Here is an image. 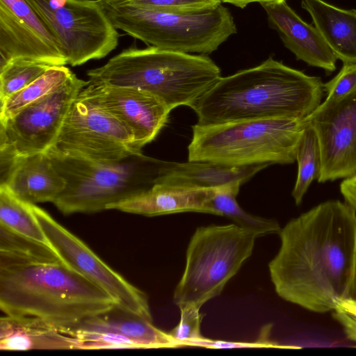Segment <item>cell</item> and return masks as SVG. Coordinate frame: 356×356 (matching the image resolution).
Segmentation results:
<instances>
[{
	"label": "cell",
	"mask_w": 356,
	"mask_h": 356,
	"mask_svg": "<svg viewBox=\"0 0 356 356\" xmlns=\"http://www.w3.org/2000/svg\"><path fill=\"white\" fill-rule=\"evenodd\" d=\"M48 244L0 225V267L32 262L60 261Z\"/></svg>",
	"instance_id": "cell-24"
},
{
	"label": "cell",
	"mask_w": 356,
	"mask_h": 356,
	"mask_svg": "<svg viewBox=\"0 0 356 356\" xmlns=\"http://www.w3.org/2000/svg\"><path fill=\"white\" fill-rule=\"evenodd\" d=\"M321 78L269 57L260 65L220 77L191 108L197 124L284 118L306 119L321 104Z\"/></svg>",
	"instance_id": "cell-2"
},
{
	"label": "cell",
	"mask_w": 356,
	"mask_h": 356,
	"mask_svg": "<svg viewBox=\"0 0 356 356\" xmlns=\"http://www.w3.org/2000/svg\"><path fill=\"white\" fill-rule=\"evenodd\" d=\"M301 7L337 58L356 64V10L343 9L323 0H302Z\"/></svg>",
	"instance_id": "cell-21"
},
{
	"label": "cell",
	"mask_w": 356,
	"mask_h": 356,
	"mask_svg": "<svg viewBox=\"0 0 356 356\" xmlns=\"http://www.w3.org/2000/svg\"><path fill=\"white\" fill-rule=\"evenodd\" d=\"M321 151L318 181L325 182L356 175V90L340 99H325L308 118Z\"/></svg>",
	"instance_id": "cell-13"
},
{
	"label": "cell",
	"mask_w": 356,
	"mask_h": 356,
	"mask_svg": "<svg viewBox=\"0 0 356 356\" xmlns=\"http://www.w3.org/2000/svg\"><path fill=\"white\" fill-rule=\"evenodd\" d=\"M327 93L325 99H340L356 90V64L343 63L339 72L330 81L323 83Z\"/></svg>",
	"instance_id": "cell-32"
},
{
	"label": "cell",
	"mask_w": 356,
	"mask_h": 356,
	"mask_svg": "<svg viewBox=\"0 0 356 356\" xmlns=\"http://www.w3.org/2000/svg\"><path fill=\"white\" fill-rule=\"evenodd\" d=\"M346 202L356 211V175L345 179L340 185Z\"/></svg>",
	"instance_id": "cell-35"
},
{
	"label": "cell",
	"mask_w": 356,
	"mask_h": 356,
	"mask_svg": "<svg viewBox=\"0 0 356 356\" xmlns=\"http://www.w3.org/2000/svg\"><path fill=\"white\" fill-rule=\"evenodd\" d=\"M269 26L275 30L284 45L298 60L327 72L336 70L337 57L314 26L307 24L286 1L263 3Z\"/></svg>",
	"instance_id": "cell-16"
},
{
	"label": "cell",
	"mask_w": 356,
	"mask_h": 356,
	"mask_svg": "<svg viewBox=\"0 0 356 356\" xmlns=\"http://www.w3.org/2000/svg\"><path fill=\"white\" fill-rule=\"evenodd\" d=\"M90 83L134 87L163 101L171 110L191 108L221 77L209 57L163 50L129 47L104 65L87 72Z\"/></svg>",
	"instance_id": "cell-4"
},
{
	"label": "cell",
	"mask_w": 356,
	"mask_h": 356,
	"mask_svg": "<svg viewBox=\"0 0 356 356\" xmlns=\"http://www.w3.org/2000/svg\"><path fill=\"white\" fill-rule=\"evenodd\" d=\"M268 264L277 294L316 313L332 312L346 298L356 242V211L329 200L291 219Z\"/></svg>",
	"instance_id": "cell-1"
},
{
	"label": "cell",
	"mask_w": 356,
	"mask_h": 356,
	"mask_svg": "<svg viewBox=\"0 0 356 356\" xmlns=\"http://www.w3.org/2000/svg\"><path fill=\"white\" fill-rule=\"evenodd\" d=\"M213 190L175 188L155 184L145 191L108 204L106 210L148 217L183 212L207 213V204Z\"/></svg>",
	"instance_id": "cell-18"
},
{
	"label": "cell",
	"mask_w": 356,
	"mask_h": 356,
	"mask_svg": "<svg viewBox=\"0 0 356 356\" xmlns=\"http://www.w3.org/2000/svg\"><path fill=\"white\" fill-rule=\"evenodd\" d=\"M69 335L82 341L81 350L141 348L131 339L113 332L75 330Z\"/></svg>",
	"instance_id": "cell-29"
},
{
	"label": "cell",
	"mask_w": 356,
	"mask_h": 356,
	"mask_svg": "<svg viewBox=\"0 0 356 356\" xmlns=\"http://www.w3.org/2000/svg\"><path fill=\"white\" fill-rule=\"evenodd\" d=\"M268 165H232L211 161L173 162L156 184L182 189L217 188L232 184H243Z\"/></svg>",
	"instance_id": "cell-19"
},
{
	"label": "cell",
	"mask_w": 356,
	"mask_h": 356,
	"mask_svg": "<svg viewBox=\"0 0 356 356\" xmlns=\"http://www.w3.org/2000/svg\"><path fill=\"white\" fill-rule=\"evenodd\" d=\"M180 313L178 325L168 333L178 347L192 346L195 341L204 337L200 332L202 315L200 309L196 307L181 309Z\"/></svg>",
	"instance_id": "cell-30"
},
{
	"label": "cell",
	"mask_w": 356,
	"mask_h": 356,
	"mask_svg": "<svg viewBox=\"0 0 356 356\" xmlns=\"http://www.w3.org/2000/svg\"><path fill=\"white\" fill-rule=\"evenodd\" d=\"M298 175L292 196L297 205L300 204L314 179L320 177L322 156L319 141L309 121L300 138L297 150Z\"/></svg>",
	"instance_id": "cell-26"
},
{
	"label": "cell",
	"mask_w": 356,
	"mask_h": 356,
	"mask_svg": "<svg viewBox=\"0 0 356 356\" xmlns=\"http://www.w3.org/2000/svg\"><path fill=\"white\" fill-rule=\"evenodd\" d=\"M46 152L66 182L53 202L64 215L106 210L108 204L151 188L173 163L143 153L103 163Z\"/></svg>",
	"instance_id": "cell-5"
},
{
	"label": "cell",
	"mask_w": 356,
	"mask_h": 356,
	"mask_svg": "<svg viewBox=\"0 0 356 356\" xmlns=\"http://www.w3.org/2000/svg\"><path fill=\"white\" fill-rule=\"evenodd\" d=\"M257 237L234 223L197 227L188 243L173 300L179 309H200L220 294L251 256Z\"/></svg>",
	"instance_id": "cell-8"
},
{
	"label": "cell",
	"mask_w": 356,
	"mask_h": 356,
	"mask_svg": "<svg viewBox=\"0 0 356 356\" xmlns=\"http://www.w3.org/2000/svg\"><path fill=\"white\" fill-rule=\"evenodd\" d=\"M0 186H6L21 200L35 204L53 203L64 191L66 182L45 152L19 156L5 184Z\"/></svg>",
	"instance_id": "cell-17"
},
{
	"label": "cell",
	"mask_w": 356,
	"mask_h": 356,
	"mask_svg": "<svg viewBox=\"0 0 356 356\" xmlns=\"http://www.w3.org/2000/svg\"><path fill=\"white\" fill-rule=\"evenodd\" d=\"M75 330L121 334L137 343L141 348L178 347L169 333L155 327L152 321L117 305L106 312L86 319Z\"/></svg>",
	"instance_id": "cell-22"
},
{
	"label": "cell",
	"mask_w": 356,
	"mask_h": 356,
	"mask_svg": "<svg viewBox=\"0 0 356 356\" xmlns=\"http://www.w3.org/2000/svg\"><path fill=\"white\" fill-rule=\"evenodd\" d=\"M73 72L65 65H54L23 89L1 102L0 121L14 115L31 102L63 86Z\"/></svg>",
	"instance_id": "cell-25"
},
{
	"label": "cell",
	"mask_w": 356,
	"mask_h": 356,
	"mask_svg": "<svg viewBox=\"0 0 356 356\" xmlns=\"http://www.w3.org/2000/svg\"><path fill=\"white\" fill-rule=\"evenodd\" d=\"M149 8L176 13L204 10L222 3L220 0H122Z\"/></svg>",
	"instance_id": "cell-31"
},
{
	"label": "cell",
	"mask_w": 356,
	"mask_h": 356,
	"mask_svg": "<svg viewBox=\"0 0 356 356\" xmlns=\"http://www.w3.org/2000/svg\"><path fill=\"white\" fill-rule=\"evenodd\" d=\"M32 208L49 245L62 262L108 294L117 306L152 321L148 298L143 291L112 269L46 211L35 204Z\"/></svg>",
	"instance_id": "cell-11"
},
{
	"label": "cell",
	"mask_w": 356,
	"mask_h": 356,
	"mask_svg": "<svg viewBox=\"0 0 356 356\" xmlns=\"http://www.w3.org/2000/svg\"><path fill=\"white\" fill-rule=\"evenodd\" d=\"M0 67L15 58L67 64L60 44L25 0H0Z\"/></svg>",
	"instance_id": "cell-14"
},
{
	"label": "cell",
	"mask_w": 356,
	"mask_h": 356,
	"mask_svg": "<svg viewBox=\"0 0 356 356\" xmlns=\"http://www.w3.org/2000/svg\"><path fill=\"white\" fill-rule=\"evenodd\" d=\"M81 92L127 127L140 150L157 136L172 111L155 95L134 87L90 83Z\"/></svg>",
	"instance_id": "cell-15"
},
{
	"label": "cell",
	"mask_w": 356,
	"mask_h": 356,
	"mask_svg": "<svg viewBox=\"0 0 356 356\" xmlns=\"http://www.w3.org/2000/svg\"><path fill=\"white\" fill-rule=\"evenodd\" d=\"M60 44L73 67L106 57L120 34L99 0H25Z\"/></svg>",
	"instance_id": "cell-9"
},
{
	"label": "cell",
	"mask_w": 356,
	"mask_h": 356,
	"mask_svg": "<svg viewBox=\"0 0 356 356\" xmlns=\"http://www.w3.org/2000/svg\"><path fill=\"white\" fill-rule=\"evenodd\" d=\"M241 185L237 183L214 188L207 213L228 218L257 238L279 234L282 228L276 220L251 215L240 207L236 197Z\"/></svg>",
	"instance_id": "cell-23"
},
{
	"label": "cell",
	"mask_w": 356,
	"mask_h": 356,
	"mask_svg": "<svg viewBox=\"0 0 356 356\" xmlns=\"http://www.w3.org/2000/svg\"><path fill=\"white\" fill-rule=\"evenodd\" d=\"M0 225L49 245L32 204L17 197L6 186H0Z\"/></svg>",
	"instance_id": "cell-27"
},
{
	"label": "cell",
	"mask_w": 356,
	"mask_h": 356,
	"mask_svg": "<svg viewBox=\"0 0 356 356\" xmlns=\"http://www.w3.org/2000/svg\"><path fill=\"white\" fill-rule=\"evenodd\" d=\"M49 63L25 58L9 60L0 67V102L23 89L42 76Z\"/></svg>",
	"instance_id": "cell-28"
},
{
	"label": "cell",
	"mask_w": 356,
	"mask_h": 356,
	"mask_svg": "<svg viewBox=\"0 0 356 356\" xmlns=\"http://www.w3.org/2000/svg\"><path fill=\"white\" fill-rule=\"evenodd\" d=\"M115 305L108 294L61 261L0 267V308L6 315L35 317L69 335Z\"/></svg>",
	"instance_id": "cell-3"
},
{
	"label": "cell",
	"mask_w": 356,
	"mask_h": 356,
	"mask_svg": "<svg viewBox=\"0 0 356 356\" xmlns=\"http://www.w3.org/2000/svg\"><path fill=\"white\" fill-rule=\"evenodd\" d=\"M222 3H227L234 5V6L243 8L251 3H275L282 1L285 0H220Z\"/></svg>",
	"instance_id": "cell-37"
},
{
	"label": "cell",
	"mask_w": 356,
	"mask_h": 356,
	"mask_svg": "<svg viewBox=\"0 0 356 356\" xmlns=\"http://www.w3.org/2000/svg\"><path fill=\"white\" fill-rule=\"evenodd\" d=\"M334 318L341 324L346 337L356 342V302L343 299L332 311Z\"/></svg>",
	"instance_id": "cell-33"
},
{
	"label": "cell",
	"mask_w": 356,
	"mask_h": 356,
	"mask_svg": "<svg viewBox=\"0 0 356 356\" xmlns=\"http://www.w3.org/2000/svg\"><path fill=\"white\" fill-rule=\"evenodd\" d=\"M346 298L356 302V242L353 254L351 275Z\"/></svg>",
	"instance_id": "cell-36"
},
{
	"label": "cell",
	"mask_w": 356,
	"mask_h": 356,
	"mask_svg": "<svg viewBox=\"0 0 356 356\" xmlns=\"http://www.w3.org/2000/svg\"><path fill=\"white\" fill-rule=\"evenodd\" d=\"M270 325L264 329V338L254 343H232L222 341H215L207 338H202L201 339L195 341L193 346H201L206 348H260V347H278V348H289V346H282L274 342L270 341L268 338L265 339L266 336L270 333Z\"/></svg>",
	"instance_id": "cell-34"
},
{
	"label": "cell",
	"mask_w": 356,
	"mask_h": 356,
	"mask_svg": "<svg viewBox=\"0 0 356 356\" xmlns=\"http://www.w3.org/2000/svg\"><path fill=\"white\" fill-rule=\"evenodd\" d=\"M99 1L116 29L163 50L208 54L237 32L231 13L222 3L201 10L176 13L122 0Z\"/></svg>",
	"instance_id": "cell-6"
},
{
	"label": "cell",
	"mask_w": 356,
	"mask_h": 356,
	"mask_svg": "<svg viewBox=\"0 0 356 356\" xmlns=\"http://www.w3.org/2000/svg\"><path fill=\"white\" fill-rule=\"evenodd\" d=\"M47 150L103 163L118 162L142 153L136 147L131 131L81 91Z\"/></svg>",
	"instance_id": "cell-10"
},
{
	"label": "cell",
	"mask_w": 356,
	"mask_h": 356,
	"mask_svg": "<svg viewBox=\"0 0 356 356\" xmlns=\"http://www.w3.org/2000/svg\"><path fill=\"white\" fill-rule=\"evenodd\" d=\"M82 341L31 316L0 318V350H81Z\"/></svg>",
	"instance_id": "cell-20"
},
{
	"label": "cell",
	"mask_w": 356,
	"mask_h": 356,
	"mask_svg": "<svg viewBox=\"0 0 356 356\" xmlns=\"http://www.w3.org/2000/svg\"><path fill=\"white\" fill-rule=\"evenodd\" d=\"M89 83L73 73L58 89L0 121V145L17 156L45 152L56 140L73 102Z\"/></svg>",
	"instance_id": "cell-12"
},
{
	"label": "cell",
	"mask_w": 356,
	"mask_h": 356,
	"mask_svg": "<svg viewBox=\"0 0 356 356\" xmlns=\"http://www.w3.org/2000/svg\"><path fill=\"white\" fill-rule=\"evenodd\" d=\"M308 123L284 118L236 121L192 127L188 161H211L232 165L290 164Z\"/></svg>",
	"instance_id": "cell-7"
}]
</instances>
